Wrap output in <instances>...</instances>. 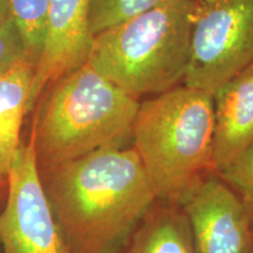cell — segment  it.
<instances>
[{
	"label": "cell",
	"instance_id": "obj_1",
	"mask_svg": "<svg viewBox=\"0 0 253 253\" xmlns=\"http://www.w3.org/2000/svg\"><path fill=\"white\" fill-rule=\"evenodd\" d=\"M39 170L71 253H120L157 201L134 148H103Z\"/></svg>",
	"mask_w": 253,
	"mask_h": 253
},
{
	"label": "cell",
	"instance_id": "obj_2",
	"mask_svg": "<svg viewBox=\"0 0 253 253\" xmlns=\"http://www.w3.org/2000/svg\"><path fill=\"white\" fill-rule=\"evenodd\" d=\"M213 97L183 84L140 103L137 151L158 201L181 205L213 169Z\"/></svg>",
	"mask_w": 253,
	"mask_h": 253
},
{
	"label": "cell",
	"instance_id": "obj_3",
	"mask_svg": "<svg viewBox=\"0 0 253 253\" xmlns=\"http://www.w3.org/2000/svg\"><path fill=\"white\" fill-rule=\"evenodd\" d=\"M196 0L162 4L94 37L88 65L134 99L184 82Z\"/></svg>",
	"mask_w": 253,
	"mask_h": 253
},
{
	"label": "cell",
	"instance_id": "obj_4",
	"mask_svg": "<svg viewBox=\"0 0 253 253\" xmlns=\"http://www.w3.org/2000/svg\"><path fill=\"white\" fill-rule=\"evenodd\" d=\"M140 101L88 63L48 88L31 136L39 169L121 147L132 134Z\"/></svg>",
	"mask_w": 253,
	"mask_h": 253
},
{
	"label": "cell",
	"instance_id": "obj_5",
	"mask_svg": "<svg viewBox=\"0 0 253 253\" xmlns=\"http://www.w3.org/2000/svg\"><path fill=\"white\" fill-rule=\"evenodd\" d=\"M253 62V0H196L184 86L212 95Z\"/></svg>",
	"mask_w": 253,
	"mask_h": 253
},
{
	"label": "cell",
	"instance_id": "obj_6",
	"mask_svg": "<svg viewBox=\"0 0 253 253\" xmlns=\"http://www.w3.org/2000/svg\"><path fill=\"white\" fill-rule=\"evenodd\" d=\"M0 211L2 253H71L43 189L33 138L21 142Z\"/></svg>",
	"mask_w": 253,
	"mask_h": 253
},
{
	"label": "cell",
	"instance_id": "obj_7",
	"mask_svg": "<svg viewBox=\"0 0 253 253\" xmlns=\"http://www.w3.org/2000/svg\"><path fill=\"white\" fill-rule=\"evenodd\" d=\"M179 207L196 253H253V210L217 173L199 183Z\"/></svg>",
	"mask_w": 253,
	"mask_h": 253
},
{
	"label": "cell",
	"instance_id": "obj_8",
	"mask_svg": "<svg viewBox=\"0 0 253 253\" xmlns=\"http://www.w3.org/2000/svg\"><path fill=\"white\" fill-rule=\"evenodd\" d=\"M93 41L89 0H49L45 41L34 68L28 110L43 90L86 65Z\"/></svg>",
	"mask_w": 253,
	"mask_h": 253
},
{
	"label": "cell",
	"instance_id": "obj_9",
	"mask_svg": "<svg viewBox=\"0 0 253 253\" xmlns=\"http://www.w3.org/2000/svg\"><path fill=\"white\" fill-rule=\"evenodd\" d=\"M213 169H226L253 142V62L213 94Z\"/></svg>",
	"mask_w": 253,
	"mask_h": 253
},
{
	"label": "cell",
	"instance_id": "obj_10",
	"mask_svg": "<svg viewBox=\"0 0 253 253\" xmlns=\"http://www.w3.org/2000/svg\"><path fill=\"white\" fill-rule=\"evenodd\" d=\"M120 253H196L182 208L157 199Z\"/></svg>",
	"mask_w": 253,
	"mask_h": 253
},
{
	"label": "cell",
	"instance_id": "obj_11",
	"mask_svg": "<svg viewBox=\"0 0 253 253\" xmlns=\"http://www.w3.org/2000/svg\"><path fill=\"white\" fill-rule=\"evenodd\" d=\"M34 67L27 61L0 77V176L7 177L21 145L20 131L30 104Z\"/></svg>",
	"mask_w": 253,
	"mask_h": 253
},
{
	"label": "cell",
	"instance_id": "obj_12",
	"mask_svg": "<svg viewBox=\"0 0 253 253\" xmlns=\"http://www.w3.org/2000/svg\"><path fill=\"white\" fill-rule=\"evenodd\" d=\"M8 9L23 38L27 62L36 68L45 41L49 0H8Z\"/></svg>",
	"mask_w": 253,
	"mask_h": 253
},
{
	"label": "cell",
	"instance_id": "obj_13",
	"mask_svg": "<svg viewBox=\"0 0 253 253\" xmlns=\"http://www.w3.org/2000/svg\"><path fill=\"white\" fill-rule=\"evenodd\" d=\"M166 0H89V23L93 36L125 23Z\"/></svg>",
	"mask_w": 253,
	"mask_h": 253
},
{
	"label": "cell",
	"instance_id": "obj_14",
	"mask_svg": "<svg viewBox=\"0 0 253 253\" xmlns=\"http://www.w3.org/2000/svg\"><path fill=\"white\" fill-rule=\"evenodd\" d=\"M217 175L243 196L253 210V142L224 171Z\"/></svg>",
	"mask_w": 253,
	"mask_h": 253
},
{
	"label": "cell",
	"instance_id": "obj_15",
	"mask_svg": "<svg viewBox=\"0 0 253 253\" xmlns=\"http://www.w3.org/2000/svg\"><path fill=\"white\" fill-rule=\"evenodd\" d=\"M27 61L23 38L11 18L0 25V77Z\"/></svg>",
	"mask_w": 253,
	"mask_h": 253
},
{
	"label": "cell",
	"instance_id": "obj_16",
	"mask_svg": "<svg viewBox=\"0 0 253 253\" xmlns=\"http://www.w3.org/2000/svg\"><path fill=\"white\" fill-rule=\"evenodd\" d=\"M7 177L0 176V211H1L2 207H4L6 197H7Z\"/></svg>",
	"mask_w": 253,
	"mask_h": 253
},
{
	"label": "cell",
	"instance_id": "obj_17",
	"mask_svg": "<svg viewBox=\"0 0 253 253\" xmlns=\"http://www.w3.org/2000/svg\"><path fill=\"white\" fill-rule=\"evenodd\" d=\"M9 18L8 0H0V25Z\"/></svg>",
	"mask_w": 253,
	"mask_h": 253
},
{
	"label": "cell",
	"instance_id": "obj_18",
	"mask_svg": "<svg viewBox=\"0 0 253 253\" xmlns=\"http://www.w3.org/2000/svg\"><path fill=\"white\" fill-rule=\"evenodd\" d=\"M0 253H2V250H1V244H0Z\"/></svg>",
	"mask_w": 253,
	"mask_h": 253
}]
</instances>
